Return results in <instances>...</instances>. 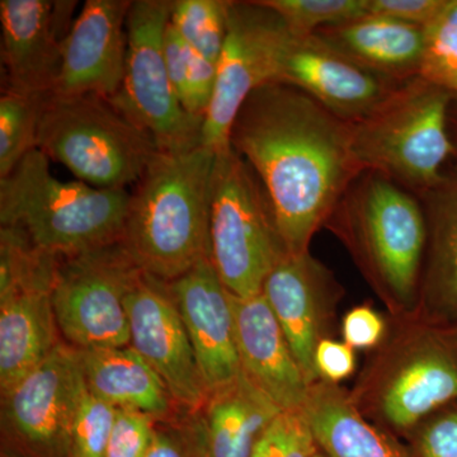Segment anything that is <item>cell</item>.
Returning <instances> with one entry per match:
<instances>
[{"mask_svg":"<svg viewBox=\"0 0 457 457\" xmlns=\"http://www.w3.org/2000/svg\"><path fill=\"white\" fill-rule=\"evenodd\" d=\"M230 146L266 188L288 254L309 252L312 237L365 170L352 149L350 122L284 83L264 84L246 98Z\"/></svg>","mask_w":457,"mask_h":457,"instance_id":"1","label":"cell"},{"mask_svg":"<svg viewBox=\"0 0 457 457\" xmlns=\"http://www.w3.org/2000/svg\"><path fill=\"white\" fill-rule=\"evenodd\" d=\"M216 153L159 150L131 194L121 243L146 275L170 284L210 260Z\"/></svg>","mask_w":457,"mask_h":457,"instance_id":"2","label":"cell"},{"mask_svg":"<svg viewBox=\"0 0 457 457\" xmlns=\"http://www.w3.org/2000/svg\"><path fill=\"white\" fill-rule=\"evenodd\" d=\"M326 227L347 246L361 272L396 317L417 315L427 248L420 197L378 171L363 170Z\"/></svg>","mask_w":457,"mask_h":457,"instance_id":"3","label":"cell"},{"mask_svg":"<svg viewBox=\"0 0 457 457\" xmlns=\"http://www.w3.org/2000/svg\"><path fill=\"white\" fill-rule=\"evenodd\" d=\"M35 149L0 179V224L20 228L45 253L71 257L122 239L131 194L56 179Z\"/></svg>","mask_w":457,"mask_h":457,"instance_id":"4","label":"cell"},{"mask_svg":"<svg viewBox=\"0 0 457 457\" xmlns=\"http://www.w3.org/2000/svg\"><path fill=\"white\" fill-rule=\"evenodd\" d=\"M403 319L350 393L363 416L400 433L457 404V324Z\"/></svg>","mask_w":457,"mask_h":457,"instance_id":"5","label":"cell"},{"mask_svg":"<svg viewBox=\"0 0 457 457\" xmlns=\"http://www.w3.org/2000/svg\"><path fill=\"white\" fill-rule=\"evenodd\" d=\"M447 90L417 77L399 83L371 112L350 122L352 149L365 170H374L420 196L444 179L455 155Z\"/></svg>","mask_w":457,"mask_h":457,"instance_id":"6","label":"cell"},{"mask_svg":"<svg viewBox=\"0 0 457 457\" xmlns=\"http://www.w3.org/2000/svg\"><path fill=\"white\" fill-rule=\"evenodd\" d=\"M37 149L77 180L104 189L137 185L159 152L149 132L97 95L46 96Z\"/></svg>","mask_w":457,"mask_h":457,"instance_id":"7","label":"cell"},{"mask_svg":"<svg viewBox=\"0 0 457 457\" xmlns=\"http://www.w3.org/2000/svg\"><path fill=\"white\" fill-rule=\"evenodd\" d=\"M288 255L278 218L255 171L231 149L216 153L210 200V261L228 293H262Z\"/></svg>","mask_w":457,"mask_h":457,"instance_id":"8","label":"cell"},{"mask_svg":"<svg viewBox=\"0 0 457 457\" xmlns=\"http://www.w3.org/2000/svg\"><path fill=\"white\" fill-rule=\"evenodd\" d=\"M143 273L121 240L60 258L51 302L62 341L75 351L130 345L125 300Z\"/></svg>","mask_w":457,"mask_h":457,"instance_id":"9","label":"cell"},{"mask_svg":"<svg viewBox=\"0 0 457 457\" xmlns=\"http://www.w3.org/2000/svg\"><path fill=\"white\" fill-rule=\"evenodd\" d=\"M170 0H135L129 11L125 78L113 104L152 135L159 150L200 145L203 120L191 116L177 98L167 62L165 32Z\"/></svg>","mask_w":457,"mask_h":457,"instance_id":"10","label":"cell"},{"mask_svg":"<svg viewBox=\"0 0 457 457\" xmlns=\"http://www.w3.org/2000/svg\"><path fill=\"white\" fill-rule=\"evenodd\" d=\"M288 27L261 2H230L227 38L219 57L215 92L201 131V145L215 153L230 147L237 112L255 89L275 80Z\"/></svg>","mask_w":457,"mask_h":457,"instance_id":"11","label":"cell"},{"mask_svg":"<svg viewBox=\"0 0 457 457\" xmlns=\"http://www.w3.org/2000/svg\"><path fill=\"white\" fill-rule=\"evenodd\" d=\"M82 386L77 351L62 342L31 374L0 393L2 450L17 457H71V420Z\"/></svg>","mask_w":457,"mask_h":457,"instance_id":"12","label":"cell"},{"mask_svg":"<svg viewBox=\"0 0 457 457\" xmlns=\"http://www.w3.org/2000/svg\"><path fill=\"white\" fill-rule=\"evenodd\" d=\"M125 305L130 347L161 376L179 407H203L209 390L167 284L143 273L129 291Z\"/></svg>","mask_w":457,"mask_h":457,"instance_id":"13","label":"cell"},{"mask_svg":"<svg viewBox=\"0 0 457 457\" xmlns=\"http://www.w3.org/2000/svg\"><path fill=\"white\" fill-rule=\"evenodd\" d=\"M77 2L2 0V89L53 95Z\"/></svg>","mask_w":457,"mask_h":457,"instance_id":"14","label":"cell"},{"mask_svg":"<svg viewBox=\"0 0 457 457\" xmlns=\"http://www.w3.org/2000/svg\"><path fill=\"white\" fill-rule=\"evenodd\" d=\"M273 83L303 90L347 122L371 112L399 84L361 68L317 35L293 31L279 53Z\"/></svg>","mask_w":457,"mask_h":457,"instance_id":"15","label":"cell"},{"mask_svg":"<svg viewBox=\"0 0 457 457\" xmlns=\"http://www.w3.org/2000/svg\"><path fill=\"white\" fill-rule=\"evenodd\" d=\"M262 294L312 386L319 381L315 351L319 342L330 338L341 286L309 251L286 255L264 281Z\"/></svg>","mask_w":457,"mask_h":457,"instance_id":"16","label":"cell"},{"mask_svg":"<svg viewBox=\"0 0 457 457\" xmlns=\"http://www.w3.org/2000/svg\"><path fill=\"white\" fill-rule=\"evenodd\" d=\"M130 0H87L62 49L53 95L113 98L121 89L128 55Z\"/></svg>","mask_w":457,"mask_h":457,"instance_id":"17","label":"cell"},{"mask_svg":"<svg viewBox=\"0 0 457 457\" xmlns=\"http://www.w3.org/2000/svg\"><path fill=\"white\" fill-rule=\"evenodd\" d=\"M196 354L207 390L242 372L230 293L206 260L167 284Z\"/></svg>","mask_w":457,"mask_h":457,"instance_id":"18","label":"cell"},{"mask_svg":"<svg viewBox=\"0 0 457 457\" xmlns=\"http://www.w3.org/2000/svg\"><path fill=\"white\" fill-rule=\"evenodd\" d=\"M231 296L240 369L282 411L303 409L311 385L263 294Z\"/></svg>","mask_w":457,"mask_h":457,"instance_id":"19","label":"cell"},{"mask_svg":"<svg viewBox=\"0 0 457 457\" xmlns=\"http://www.w3.org/2000/svg\"><path fill=\"white\" fill-rule=\"evenodd\" d=\"M427 221V248L417 315L457 324V167L420 195Z\"/></svg>","mask_w":457,"mask_h":457,"instance_id":"20","label":"cell"},{"mask_svg":"<svg viewBox=\"0 0 457 457\" xmlns=\"http://www.w3.org/2000/svg\"><path fill=\"white\" fill-rule=\"evenodd\" d=\"M361 68L393 82L420 74L423 29L368 14L312 33Z\"/></svg>","mask_w":457,"mask_h":457,"instance_id":"21","label":"cell"},{"mask_svg":"<svg viewBox=\"0 0 457 457\" xmlns=\"http://www.w3.org/2000/svg\"><path fill=\"white\" fill-rule=\"evenodd\" d=\"M49 288L0 296V393L38 368L62 345Z\"/></svg>","mask_w":457,"mask_h":457,"instance_id":"22","label":"cell"},{"mask_svg":"<svg viewBox=\"0 0 457 457\" xmlns=\"http://www.w3.org/2000/svg\"><path fill=\"white\" fill-rule=\"evenodd\" d=\"M77 356L89 392L114 408L134 409L155 420L182 408L161 376L130 345L77 351Z\"/></svg>","mask_w":457,"mask_h":457,"instance_id":"23","label":"cell"},{"mask_svg":"<svg viewBox=\"0 0 457 457\" xmlns=\"http://www.w3.org/2000/svg\"><path fill=\"white\" fill-rule=\"evenodd\" d=\"M303 411L326 457H411L389 433L363 416L339 385L312 384Z\"/></svg>","mask_w":457,"mask_h":457,"instance_id":"24","label":"cell"},{"mask_svg":"<svg viewBox=\"0 0 457 457\" xmlns=\"http://www.w3.org/2000/svg\"><path fill=\"white\" fill-rule=\"evenodd\" d=\"M282 409L243 372L209 393L201 407L210 457H251Z\"/></svg>","mask_w":457,"mask_h":457,"instance_id":"25","label":"cell"},{"mask_svg":"<svg viewBox=\"0 0 457 457\" xmlns=\"http://www.w3.org/2000/svg\"><path fill=\"white\" fill-rule=\"evenodd\" d=\"M165 62L177 98L191 116H206L215 92L218 68L215 62L192 50L168 25L165 32Z\"/></svg>","mask_w":457,"mask_h":457,"instance_id":"26","label":"cell"},{"mask_svg":"<svg viewBox=\"0 0 457 457\" xmlns=\"http://www.w3.org/2000/svg\"><path fill=\"white\" fill-rule=\"evenodd\" d=\"M60 258L45 253L20 230L0 227V296L20 290L49 288Z\"/></svg>","mask_w":457,"mask_h":457,"instance_id":"27","label":"cell"},{"mask_svg":"<svg viewBox=\"0 0 457 457\" xmlns=\"http://www.w3.org/2000/svg\"><path fill=\"white\" fill-rule=\"evenodd\" d=\"M45 97L2 89L0 97V179H4L32 150L37 149Z\"/></svg>","mask_w":457,"mask_h":457,"instance_id":"28","label":"cell"},{"mask_svg":"<svg viewBox=\"0 0 457 457\" xmlns=\"http://www.w3.org/2000/svg\"><path fill=\"white\" fill-rule=\"evenodd\" d=\"M231 0H174L170 25L183 42L218 64L227 38Z\"/></svg>","mask_w":457,"mask_h":457,"instance_id":"29","label":"cell"},{"mask_svg":"<svg viewBox=\"0 0 457 457\" xmlns=\"http://www.w3.org/2000/svg\"><path fill=\"white\" fill-rule=\"evenodd\" d=\"M418 75L457 98V0H446L440 13L423 29Z\"/></svg>","mask_w":457,"mask_h":457,"instance_id":"30","label":"cell"},{"mask_svg":"<svg viewBox=\"0 0 457 457\" xmlns=\"http://www.w3.org/2000/svg\"><path fill=\"white\" fill-rule=\"evenodd\" d=\"M299 35H312L319 29L342 25L368 16V0H261Z\"/></svg>","mask_w":457,"mask_h":457,"instance_id":"31","label":"cell"},{"mask_svg":"<svg viewBox=\"0 0 457 457\" xmlns=\"http://www.w3.org/2000/svg\"><path fill=\"white\" fill-rule=\"evenodd\" d=\"M116 408L83 386L75 404L71 426V457H106Z\"/></svg>","mask_w":457,"mask_h":457,"instance_id":"32","label":"cell"},{"mask_svg":"<svg viewBox=\"0 0 457 457\" xmlns=\"http://www.w3.org/2000/svg\"><path fill=\"white\" fill-rule=\"evenodd\" d=\"M146 457H210L201 408H179L173 416L156 420Z\"/></svg>","mask_w":457,"mask_h":457,"instance_id":"33","label":"cell"},{"mask_svg":"<svg viewBox=\"0 0 457 457\" xmlns=\"http://www.w3.org/2000/svg\"><path fill=\"white\" fill-rule=\"evenodd\" d=\"M317 441L303 409L282 411L255 445L251 457H315Z\"/></svg>","mask_w":457,"mask_h":457,"instance_id":"34","label":"cell"},{"mask_svg":"<svg viewBox=\"0 0 457 457\" xmlns=\"http://www.w3.org/2000/svg\"><path fill=\"white\" fill-rule=\"evenodd\" d=\"M154 418L128 408H116L106 457H146L155 431Z\"/></svg>","mask_w":457,"mask_h":457,"instance_id":"35","label":"cell"},{"mask_svg":"<svg viewBox=\"0 0 457 457\" xmlns=\"http://www.w3.org/2000/svg\"><path fill=\"white\" fill-rule=\"evenodd\" d=\"M417 451L420 457H457V404L418 427Z\"/></svg>","mask_w":457,"mask_h":457,"instance_id":"36","label":"cell"},{"mask_svg":"<svg viewBox=\"0 0 457 457\" xmlns=\"http://www.w3.org/2000/svg\"><path fill=\"white\" fill-rule=\"evenodd\" d=\"M342 336L343 342L354 351L374 350L386 338V321L371 306H356L343 318Z\"/></svg>","mask_w":457,"mask_h":457,"instance_id":"37","label":"cell"},{"mask_svg":"<svg viewBox=\"0 0 457 457\" xmlns=\"http://www.w3.org/2000/svg\"><path fill=\"white\" fill-rule=\"evenodd\" d=\"M368 3L369 14L425 29L440 13L446 0H368Z\"/></svg>","mask_w":457,"mask_h":457,"instance_id":"38","label":"cell"},{"mask_svg":"<svg viewBox=\"0 0 457 457\" xmlns=\"http://www.w3.org/2000/svg\"><path fill=\"white\" fill-rule=\"evenodd\" d=\"M314 362L319 380L339 385L356 370V353L347 343L326 338L319 342Z\"/></svg>","mask_w":457,"mask_h":457,"instance_id":"39","label":"cell"},{"mask_svg":"<svg viewBox=\"0 0 457 457\" xmlns=\"http://www.w3.org/2000/svg\"><path fill=\"white\" fill-rule=\"evenodd\" d=\"M449 123L451 140H453V149H455V155L457 156V98L453 99V104H451Z\"/></svg>","mask_w":457,"mask_h":457,"instance_id":"40","label":"cell"},{"mask_svg":"<svg viewBox=\"0 0 457 457\" xmlns=\"http://www.w3.org/2000/svg\"><path fill=\"white\" fill-rule=\"evenodd\" d=\"M0 457H17V456L12 455V453H7V451L2 450V456H0Z\"/></svg>","mask_w":457,"mask_h":457,"instance_id":"41","label":"cell"},{"mask_svg":"<svg viewBox=\"0 0 457 457\" xmlns=\"http://www.w3.org/2000/svg\"><path fill=\"white\" fill-rule=\"evenodd\" d=\"M315 457H326V456H324L323 453H318L317 456H315Z\"/></svg>","mask_w":457,"mask_h":457,"instance_id":"42","label":"cell"}]
</instances>
